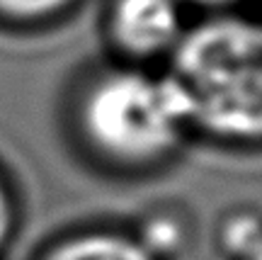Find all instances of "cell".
I'll return each mask as SVG.
<instances>
[{
	"label": "cell",
	"instance_id": "6",
	"mask_svg": "<svg viewBox=\"0 0 262 260\" xmlns=\"http://www.w3.org/2000/svg\"><path fill=\"white\" fill-rule=\"evenodd\" d=\"M19 229V202L15 185L8 173L0 168V258L5 255L10 243Z\"/></svg>",
	"mask_w": 262,
	"mask_h": 260
},
{
	"label": "cell",
	"instance_id": "1",
	"mask_svg": "<svg viewBox=\"0 0 262 260\" xmlns=\"http://www.w3.org/2000/svg\"><path fill=\"white\" fill-rule=\"evenodd\" d=\"M189 134L221 146H262V19L214 12L189 25L160 66Z\"/></svg>",
	"mask_w": 262,
	"mask_h": 260
},
{
	"label": "cell",
	"instance_id": "5",
	"mask_svg": "<svg viewBox=\"0 0 262 260\" xmlns=\"http://www.w3.org/2000/svg\"><path fill=\"white\" fill-rule=\"evenodd\" d=\"M83 0H0V29L34 32L68 17Z\"/></svg>",
	"mask_w": 262,
	"mask_h": 260
},
{
	"label": "cell",
	"instance_id": "7",
	"mask_svg": "<svg viewBox=\"0 0 262 260\" xmlns=\"http://www.w3.org/2000/svg\"><path fill=\"white\" fill-rule=\"evenodd\" d=\"M185 8L192 10H204L206 15H214V12H238L245 5H250L255 0H182Z\"/></svg>",
	"mask_w": 262,
	"mask_h": 260
},
{
	"label": "cell",
	"instance_id": "8",
	"mask_svg": "<svg viewBox=\"0 0 262 260\" xmlns=\"http://www.w3.org/2000/svg\"><path fill=\"white\" fill-rule=\"evenodd\" d=\"M235 260H262V236L257 238V241L248 248V251L243 253V255H238Z\"/></svg>",
	"mask_w": 262,
	"mask_h": 260
},
{
	"label": "cell",
	"instance_id": "2",
	"mask_svg": "<svg viewBox=\"0 0 262 260\" xmlns=\"http://www.w3.org/2000/svg\"><path fill=\"white\" fill-rule=\"evenodd\" d=\"M75 144L112 175H148L192 136L163 68L112 61L78 85L71 103Z\"/></svg>",
	"mask_w": 262,
	"mask_h": 260
},
{
	"label": "cell",
	"instance_id": "4",
	"mask_svg": "<svg viewBox=\"0 0 262 260\" xmlns=\"http://www.w3.org/2000/svg\"><path fill=\"white\" fill-rule=\"evenodd\" d=\"M34 260H163V255L136 233L83 229L49 243Z\"/></svg>",
	"mask_w": 262,
	"mask_h": 260
},
{
	"label": "cell",
	"instance_id": "3",
	"mask_svg": "<svg viewBox=\"0 0 262 260\" xmlns=\"http://www.w3.org/2000/svg\"><path fill=\"white\" fill-rule=\"evenodd\" d=\"M182 0H107L102 32L114 61L163 66L187 32Z\"/></svg>",
	"mask_w": 262,
	"mask_h": 260
}]
</instances>
